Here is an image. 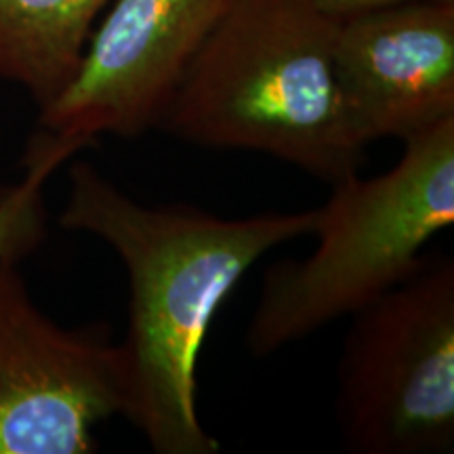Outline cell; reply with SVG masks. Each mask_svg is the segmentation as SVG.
Segmentation results:
<instances>
[{"instance_id":"obj_1","label":"cell","mask_w":454,"mask_h":454,"mask_svg":"<svg viewBox=\"0 0 454 454\" xmlns=\"http://www.w3.org/2000/svg\"><path fill=\"white\" fill-rule=\"evenodd\" d=\"M59 225L99 238L129 276L121 417L156 454H217L198 414V357L221 303L270 251L314 234L317 208L223 219L190 204L152 207L89 162L70 167Z\"/></svg>"},{"instance_id":"obj_2","label":"cell","mask_w":454,"mask_h":454,"mask_svg":"<svg viewBox=\"0 0 454 454\" xmlns=\"http://www.w3.org/2000/svg\"><path fill=\"white\" fill-rule=\"evenodd\" d=\"M337 24L311 0H231L156 129L194 145L268 154L331 185L351 177L366 147L334 81Z\"/></svg>"},{"instance_id":"obj_3","label":"cell","mask_w":454,"mask_h":454,"mask_svg":"<svg viewBox=\"0 0 454 454\" xmlns=\"http://www.w3.org/2000/svg\"><path fill=\"white\" fill-rule=\"evenodd\" d=\"M454 225V118L404 141L400 162L379 177L333 185L317 207L316 248L265 271L247 331L253 356L308 339L404 282L425 247Z\"/></svg>"},{"instance_id":"obj_4","label":"cell","mask_w":454,"mask_h":454,"mask_svg":"<svg viewBox=\"0 0 454 454\" xmlns=\"http://www.w3.org/2000/svg\"><path fill=\"white\" fill-rule=\"evenodd\" d=\"M337 374L340 444L356 454L454 448V259L421 265L354 316Z\"/></svg>"},{"instance_id":"obj_5","label":"cell","mask_w":454,"mask_h":454,"mask_svg":"<svg viewBox=\"0 0 454 454\" xmlns=\"http://www.w3.org/2000/svg\"><path fill=\"white\" fill-rule=\"evenodd\" d=\"M122 412L121 351L104 328H66L0 268V454H93Z\"/></svg>"},{"instance_id":"obj_6","label":"cell","mask_w":454,"mask_h":454,"mask_svg":"<svg viewBox=\"0 0 454 454\" xmlns=\"http://www.w3.org/2000/svg\"><path fill=\"white\" fill-rule=\"evenodd\" d=\"M231 0H112L67 87L38 127L93 145L156 129L170 95Z\"/></svg>"},{"instance_id":"obj_7","label":"cell","mask_w":454,"mask_h":454,"mask_svg":"<svg viewBox=\"0 0 454 454\" xmlns=\"http://www.w3.org/2000/svg\"><path fill=\"white\" fill-rule=\"evenodd\" d=\"M333 64L345 118L364 147L438 127L454 118V0L340 20Z\"/></svg>"},{"instance_id":"obj_8","label":"cell","mask_w":454,"mask_h":454,"mask_svg":"<svg viewBox=\"0 0 454 454\" xmlns=\"http://www.w3.org/2000/svg\"><path fill=\"white\" fill-rule=\"evenodd\" d=\"M112 0H0V81L38 110L67 87Z\"/></svg>"},{"instance_id":"obj_9","label":"cell","mask_w":454,"mask_h":454,"mask_svg":"<svg viewBox=\"0 0 454 454\" xmlns=\"http://www.w3.org/2000/svg\"><path fill=\"white\" fill-rule=\"evenodd\" d=\"M82 144L38 129L24 156V175L0 190V268L20 265L47 236L44 187L51 175L72 160Z\"/></svg>"},{"instance_id":"obj_10","label":"cell","mask_w":454,"mask_h":454,"mask_svg":"<svg viewBox=\"0 0 454 454\" xmlns=\"http://www.w3.org/2000/svg\"><path fill=\"white\" fill-rule=\"evenodd\" d=\"M311 3L331 20L340 21L348 17L372 13V11L400 7L408 3H427V0H311Z\"/></svg>"}]
</instances>
